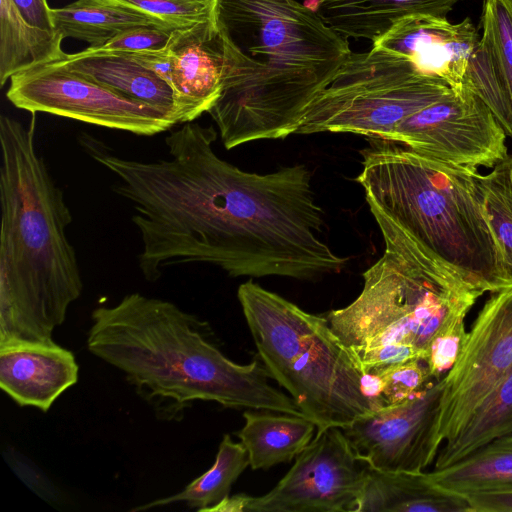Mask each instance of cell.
I'll list each match as a JSON object with an SVG mask.
<instances>
[{
  "label": "cell",
  "instance_id": "obj_29",
  "mask_svg": "<svg viewBox=\"0 0 512 512\" xmlns=\"http://www.w3.org/2000/svg\"><path fill=\"white\" fill-rule=\"evenodd\" d=\"M376 376L383 406L402 402L424 389L433 379L424 360H411L370 372Z\"/></svg>",
  "mask_w": 512,
  "mask_h": 512
},
{
  "label": "cell",
  "instance_id": "obj_4",
  "mask_svg": "<svg viewBox=\"0 0 512 512\" xmlns=\"http://www.w3.org/2000/svg\"><path fill=\"white\" fill-rule=\"evenodd\" d=\"M29 124L0 117V343L51 341L83 290L71 211Z\"/></svg>",
  "mask_w": 512,
  "mask_h": 512
},
{
  "label": "cell",
  "instance_id": "obj_23",
  "mask_svg": "<svg viewBox=\"0 0 512 512\" xmlns=\"http://www.w3.org/2000/svg\"><path fill=\"white\" fill-rule=\"evenodd\" d=\"M62 40L28 24L12 0H0V85L19 72L62 58Z\"/></svg>",
  "mask_w": 512,
  "mask_h": 512
},
{
  "label": "cell",
  "instance_id": "obj_17",
  "mask_svg": "<svg viewBox=\"0 0 512 512\" xmlns=\"http://www.w3.org/2000/svg\"><path fill=\"white\" fill-rule=\"evenodd\" d=\"M470 512L466 499L435 485L428 472L378 471L367 467L354 512Z\"/></svg>",
  "mask_w": 512,
  "mask_h": 512
},
{
  "label": "cell",
  "instance_id": "obj_2",
  "mask_svg": "<svg viewBox=\"0 0 512 512\" xmlns=\"http://www.w3.org/2000/svg\"><path fill=\"white\" fill-rule=\"evenodd\" d=\"M221 93L207 112L227 150L296 134L309 104L352 51L295 0H219Z\"/></svg>",
  "mask_w": 512,
  "mask_h": 512
},
{
  "label": "cell",
  "instance_id": "obj_20",
  "mask_svg": "<svg viewBox=\"0 0 512 512\" xmlns=\"http://www.w3.org/2000/svg\"><path fill=\"white\" fill-rule=\"evenodd\" d=\"M235 434L246 448L253 470L291 462L314 437L316 425L305 416L268 410H246Z\"/></svg>",
  "mask_w": 512,
  "mask_h": 512
},
{
  "label": "cell",
  "instance_id": "obj_35",
  "mask_svg": "<svg viewBox=\"0 0 512 512\" xmlns=\"http://www.w3.org/2000/svg\"><path fill=\"white\" fill-rule=\"evenodd\" d=\"M248 496L246 494L227 496L207 512H246Z\"/></svg>",
  "mask_w": 512,
  "mask_h": 512
},
{
  "label": "cell",
  "instance_id": "obj_32",
  "mask_svg": "<svg viewBox=\"0 0 512 512\" xmlns=\"http://www.w3.org/2000/svg\"><path fill=\"white\" fill-rule=\"evenodd\" d=\"M365 373L374 372L411 360H424V354L409 344L389 343L355 353Z\"/></svg>",
  "mask_w": 512,
  "mask_h": 512
},
{
  "label": "cell",
  "instance_id": "obj_33",
  "mask_svg": "<svg viewBox=\"0 0 512 512\" xmlns=\"http://www.w3.org/2000/svg\"><path fill=\"white\" fill-rule=\"evenodd\" d=\"M463 497L470 512H512V490L482 491Z\"/></svg>",
  "mask_w": 512,
  "mask_h": 512
},
{
  "label": "cell",
  "instance_id": "obj_19",
  "mask_svg": "<svg viewBox=\"0 0 512 512\" xmlns=\"http://www.w3.org/2000/svg\"><path fill=\"white\" fill-rule=\"evenodd\" d=\"M459 0H320L317 13L348 39L372 42L400 18L413 14L446 17Z\"/></svg>",
  "mask_w": 512,
  "mask_h": 512
},
{
  "label": "cell",
  "instance_id": "obj_25",
  "mask_svg": "<svg viewBox=\"0 0 512 512\" xmlns=\"http://www.w3.org/2000/svg\"><path fill=\"white\" fill-rule=\"evenodd\" d=\"M512 433V368L467 426L439 449L434 469L445 468L488 442Z\"/></svg>",
  "mask_w": 512,
  "mask_h": 512
},
{
  "label": "cell",
  "instance_id": "obj_28",
  "mask_svg": "<svg viewBox=\"0 0 512 512\" xmlns=\"http://www.w3.org/2000/svg\"><path fill=\"white\" fill-rule=\"evenodd\" d=\"M162 19L175 28L218 21L219 0H113Z\"/></svg>",
  "mask_w": 512,
  "mask_h": 512
},
{
  "label": "cell",
  "instance_id": "obj_12",
  "mask_svg": "<svg viewBox=\"0 0 512 512\" xmlns=\"http://www.w3.org/2000/svg\"><path fill=\"white\" fill-rule=\"evenodd\" d=\"M506 133L489 106L464 88L403 120L389 140L465 167H494L508 157Z\"/></svg>",
  "mask_w": 512,
  "mask_h": 512
},
{
  "label": "cell",
  "instance_id": "obj_13",
  "mask_svg": "<svg viewBox=\"0 0 512 512\" xmlns=\"http://www.w3.org/2000/svg\"><path fill=\"white\" fill-rule=\"evenodd\" d=\"M443 378L412 397L374 410L343 428L358 459L378 471L421 472L435 462L442 442L438 420Z\"/></svg>",
  "mask_w": 512,
  "mask_h": 512
},
{
  "label": "cell",
  "instance_id": "obj_18",
  "mask_svg": "<svg viewBox=\"0 0 512 512\" xmlns=\"http://www.w3.org/2000/svg\"><path fill=\"white\" fill-rule=\"evenodd\" d=\"M56 61L114 91L171 113L179 123L170 85L130 53L84 50L74 54L65 53Z\"/></svg>",
  "mask_w": 512,
  "mask_h": 512
},
{
  "label": "cell",
  "instance_id": "obj_11",
  "mask_svg": "<svg viewBox=\"0 0 512 512\" xmlns=\"http://www.w3.org/2000/svg\"><path fill=\"white\" fill-rule=\"evenodd\" d=\"M366 472L342 428L329 427L316 432L272 490L248 496L246 512H354Z\"/></svg>",
  "mask_w": 512,
  "mask_h": 512
},
{
  "label": "cell",
  "instance_id": "obj_22",
  "mask_svg": "<svg viewBox=\"0 0 512 512\" xmlns=\"http://www.w3.org/2000/svg\"><path fill=\"white\" fill-rule=\"evenodd\" d=\"M428 473L439 488L461 496L512 490V433L488 442L454 464Z\"/></svg>",
  "mask_w": 512,
  "mask_h": 512
},
{
  "label": "cell",
  "instance_id": "obj_9",
  "mask_svg": "<svg viewBox=\"0 0 512 512\" xmlns=\"http://www.w3.org/2000/svg\"><path fill=\"white\" fill-rule=\"evenodd\" d=\"M6 96L15 107L32 114L49 113L140 136L170 131L179 124L171 113L103 86L56 60L13 75Z\"/></svg>",
  "mask_w": 512,
  "mask_h": 512
},
{
  "label": "cell",
  "instance_id": "obj_8",
  "mask_svg": "<svg viewBox=\"0 0 512 512\" xmlns=\"http://www.w3.org/2000/svg\"><path fill=\"white\" fill-rule=\"evenodd\" d=\"M452 91L403 57L374 48L352 52L309 104L296 134L352 133L389 140L403 120Z\"/></svg>",
  "mask_w": 512,
  "mask_h": 512
},
{
  "label": "cell",
  "instance_id": "obj_14",
  "mask_svg": "<svg viewBox=\"0 0 512 512\" xmlns=\"http://www.w3.org/2000/svg\"><path fill=\"white\" fill-rule=\"evenodd\" d=\"M479 42L469 17L454 24L446 17L413 14L395 21L372 48L409 60L419 73L440 79L457 92L465 88Z\"/></svg>",
  "mask_w": 512,
  "mask_h": 512
},
{
  "label": "cell",
  "instance_id": "obj_31",
  "mask_svg": "<svg viewBox=\"0 0 512 512\" xmlns=\"http://www.w3.org/2000/svg\"><path fill=\"white\" fill-rule=\"evenodd\" d=\"M466 335L465 321H460L434 337L425 359L432 377L443 378L452 368Z\"/></svg>",
  "mask_w": 512,
  "mask_h": 512
},
{
  "label": "cell",
  "instance_id": "obj_24",
  "mask_svg": "<svg viewBox=\"0 0 512 512\" xmlns=\"http://www.w3.org/2000/svg\"><path fill=\"white\" fill-rule=\"evenodd\" d=\"M249 466L246 448L241 442L223 435L212 466L192 480L183 490L161 499L133 508L131 511H145L155 507L184 502L197 511L207 512L229 496L232 485Z\"/></svg>",
  "mask_w": 512,
  "mask_h": 512
},
{
  "label": "cell",
  "instance_id": "obj_26",
  "mask_svg": "<svg viewBox=\"0 0 512 512\" xmlns=\"http://www.w3.org/2000/svg\"><path fill=\"white\" fill-rule=\"evenodd\" d=\"M483 211L512 277V156L478 175Z\"/></svg>",
  "mask_w": 512,
  "mask_h": 512
},
{
  "label": "cell",
  "instance_id": "obj_3",
  "mask_svg": "<svg viewBox=\"0 0 512 512\" xmlns=\"http://www.w3.org/2000/svg\"><path fill=\"white\" fill-rule=\"evenodd\" d=\"M91 320L90 353L123 372L161 420H181L195 401L304 416L261 361L230 360L209 340L207 322L170 301L130 293L95 308Z\"/></svg>",
  "mask_w": 512,
  "mask_h": 512
},
{
  "label": "cell",
  "instance_id": "obj_7",
  "mask_svg": "<svg viewBox=\"0 0 512 512\" xmlns=\"http://www.w3.org/2000/svg\"><path fill=\"white\" fill-rule=\"evenodd\" d=\"M260 361L317 431L345 428L374 409L358 356L311 314L252 280L237 290Z\"/></svg>",
  "mask_w": 512,
  "mask_h": 512
},
{
  "label": "cell",
  "instance_id": "obj_1",
  "mask_svg": "<svg viewBox=\"0 0 512 512\" xmlns=\"http://www.w3.org/2000/svg\"><path fill=\"white\" fill-rule=\"evenodd\" d=\"M216 138L213 126L184 123L165 138L169 157L152 162L120 157L100 140L87 146L134 207L144 278L155 282L165 267L187 263L213 264L232 277L339 273L348 257L322 238L324 211L309 168L247 172L214 152Z\"/></svg>",
  "mask_w": 512,
  "mask_h": 512
},
{
  "label": "cell",
  "instance_id": "obj_34",
  "mask_svg": "<svg viewBox=\"0 0 512 512\" xmlns=\"http://www.w3.org/2000/svg\"><path fill=\"white\" fill-rule=\"evenodd\" d=\"M24 20L37 28L56 33L47 0H12Z\"/></svg>",
  "mask_w": 512,
  "mask_h": 512
},
{
  "label": "cell",
  "instance_id": "obj_27",
  "mask_svg": "<svg viewBox=\"0 0 512 512\" xmlns=\"http://www.w3.org/2000/svg\"><path fill=\"white\" fill-rule=\"evenodd\" d=\"M480 46L512 106V0H484Z\"/></svg>",
  "mask_w": 512,
  "mask_h": 512
},
{
  "label": "cell",
  "instance_id": "obj_5",
  "mask_svg": "<svg viewBox=\"0 0 512 512\" xmlns=\"http://www.w3.org/2000/svg\"><path fill=\"white\" fill-rule=\"evenodd\" d=\"M357 181L373 203L484 292L512 288L485 217L477 168L370 137Z\"/></svg>",
  "mask_w": 512,
  "mask_h": 512
},
{
  "label": "cell",
  "instance_id": "obj_6",
  "mask_svg": "<svg viewBox=\"0 0 512 512\" xmlns=\"http://www.w3.org/2000/svg\"><path fill=\"white\" fill-rule=\"evenodd\" d=\"M368 206L382 232L384 252L363 273L357 298L325 317L355 353L402 343L418 348L426 359L434 337L465 321L485 292L390 215L373 203Z\"/></svg>",
  "mask_w": 512,
  "mask_h": 512
},
{
  "label": "cell",
  "instance_id": "obj_16",
  "mask_svg": "<svg viewBox=\"0 0 512 512\" xmlns=\"http://www.w3.org/2000/svg\"><path fill=\"white\" fill-rule=\"evenodd\" d=\"M168 48L172 59L169 85L179 123L192 122L208 112L221 93L223 51L218 21L175 29Z\"/></svg>",
  "mask_w": 512,
  "mask_h": 512
},
{
  "label": "cell",
  "instance_id": "obj_15",
  "mask_svg": "<svg viewBox=\"0 0 512 512\" xmlns=\"http://www.w3.org/2000/svg\"><path fill=\"white\" fill-rule=\"evenodd\" d=\"M78 378L75 355L53 340L0 343V388L21 407L47 412Z\"/></svg>",
  "mask_w": 512,
  "mask_h": 512
},
{
  "label": "cell",
  "instance_id": "obj_30",
  "mask_svg": "<svg viewBox=\"0 0 512 512\" xmlns=\"http://www.w3.org/2000/svg\"><path fill=\"white\" fill-rule=\"evenodd\" d=\"M174 30L153 26L134 27L121 32L100 47H88L85 51L123 53L162 51L169 46Z\"/></svg>",
  "mask_w": 512,
  "mask_h": 512
},
{
  "label": "cell",
  "instance_id": "obj_21",
  "mask_svg": "<svg viewBox=\"0 0 512 512\" xmlns=\"http://www.w3.org/2000/svg\"><path fill=\"white\" fill-rule=\"evenodd\" d=\"M55 32L95 48L121 32L140 26L176 29L162 19L113 0H77L62 8H51Z\"/></svg>",
  "mask_w": 512,
  "mask_h": 512
},
{
  "label": "cell",
  "instance_id": "obj_10",
  "mask_svg": "<svg viewBox=\"0 0 512 512\" xmlns=\"http://www.w3.org/2000/svg\"><path fill=\"white\" fill-rule=\"evenodd\" d=\"M512 368V288L491 293L443 377L438 435L454 439Z\"/></svg>",
  "mask_w": 512,
  "mask_h": 512
}]
</instances>
